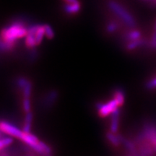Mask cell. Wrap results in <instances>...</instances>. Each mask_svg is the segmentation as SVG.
Wrapping results in <instances>:
<instances>
[{
  "label": "cell",
  "instance_id": "6da1fadb",
  "mask_svg": "<svg viewBox=\"0 0 156 156\" xmlns=\"http://www.w3.org/2000/svg\"><path fill=\"white\" fill-rule=\"evenodd\" d=\"M28 34V29L23 23H14L6 27L1 31L0 38L8 46L9 49L15 47L17 39L25 37Z\"/></svg>",
  "mask_w": 156,
  "mask_h": 156
},
{
  "label": "cell",
  "instance_id": "7a4b0ae2",
  "mask_svg": "<svg viewBox=\"0 0 156 156\" xmlns=\"http://www.w3.org/2000/svg\"><path fill=\"white\" fill-rule=\"evenodd\" d=\"M108 7L110 9L116 13L122 20L126 23L128 26L129 27H134L135 26V21L132 16L130 13L128 12V11L123 7L120 4H119L116 2L111 0L108 2Z\"/></svg>",
  "mask_w": 156,
  "mask_h": 156
},
{
  "label": "cell",
  "instance_id": "3957f363",
  "mask_svg": "<svg viewBox=\"0 0 156 156\" xmlns=\"http://www.w3.org/2000/svg\"><path fill=\"white\" fill-rule=\"evenodd\" d=\"M119 106L118 103L114 98L106 103H99V105H98L99 116L101 117L108 116L109 114H112L114 110L118 108Z\"/></svg>",
  "mask_w": 156,
  "mask_h": 156
},
{
  "label": "cell",
  "instance_id": "277c9868",
  "mask_svg": "<svg viewBox=\"0 0 156 156\" xmlns=\"http://www.w3.org/2000/svg\"><path fill=\"white\" fill-rule=\"evenodd\" d=\"M0 130L3 133L14 136V137L19 138V139L23 132V131H21L15 125L5 121H0Z\"/></svg>",
  "mask_w": 156,
  "mask_h": 156
},
{
  "label": "cell",
  "instance_id": "5b68a950",
  "mask_svg": "<svg viewBox=\"0 0 156 156\" xmlns=\"http://www.w3.org/2000/svg\"><path fill=\"white\" fill-rule=\"evenodd\" d=\"M33 151L41 155H50L51 153V149L49 146L41 141H38L36 144L30 147Z\"/></svg>",
  "mask_w": 156,
  "mask_h": 156
},
{
  "label": "cell",
  "instance_id": "8992f818",
  "mask_svg": "<svg viewBox=\"0 0 156 156\" xmlns=\"http://www.w3.org/2000/svg\"><path fill=\"white\" fill-rule=\"evenodd\" d=\"M20 140H21L24 143L28 145L29 147H32L35 144H36L39 140L36 136L32 134L30 132H23Z\"/></svg>",
  "mask_w": 156,
  "mask_h": 156
},
{
  "label": "cell",
  "instance_id": "52a82bcc",
  "mask_svg": "<svg viewBox=\"0 0 156 156\" xmlns=\"http://www.w3.org/2000/svg\"><path fill=\"white\" fill-rule=\"evenodd\" d=\"M81 9V4L80 2L76 3H66L64 7V10L69 15H75L79 12Z\"/></svg>",
  "mask_w": 156,
  "mask_h": 156
},
{
  "label": "cell",
  "instance_id": "ba28073f",
  "mask_svg": "<svg viewBox=\"0 0 156 156\" xmlns=\"http://www.w3.org/2000/svg\"><path fill=\"white\" fill-rule=\"evenodd\" d=\"M112 119H111V125H110V129L111 132H114V133H116L117 130H118L119 127V110L116 108L112 112Z\"/></svg>",
  "mask_w": 156,
  "mask_h": 156
},
{
  "label": "cell",
  "instance_id": "9c48e42d",
  "mask_svg": "<svg viewBox=\"0 0 156 156\" xmlns=\"http://www.w3.org/2000/svg\"><path fill=\"white\" fill-rule=\"evenodd\" d=\"M106 138L110 142V143L114 146L119 145L121 142H123V140H122V136L120 135H116V133H114L112 132H108L106 134Z\"/></svg>",
  "mask_w": 156,
  "mask_h": 156
},
{
  "label": "cell",
  "instance_id": "30bf717a",
  "mask_svg": "<svg viewBox=\"0 0 156 156\" xmlns=\"http://www.w3.org/2000/svg\"><path fill=\"white\" fill-rule=\"evenodd\" d=\"M45 36V30H44V25H37V28L35 33V37H36V44L37 46H38L39 44H41L43 38Z\"/></svg>",
  "mask_w": 156,
  "mask_h": 156
},
{
  "label": "cell",
  "instance_id": "8fae6325",
  "mask_svg": "<svg viewBox=\"0 0 156 156\" xmlns=\"http://www.w3.org/2000/svg\"><path fill=\"white\" fill-rule=\"evenodd\" d=\"M32 121H33L32 113L30 112L26 113V116H25V120H24V125H23V132H30Z\"/></svg>",
  "mask_w": 156,
  "mask_h": 156
},
{
  "label": "cell",
  "instance_id": "7c38bea8",
  "mask_svg": "<svg viewBox=\"0 0 156 156\" xmlns=\"http://www.w3.org/2000/svg\"><path fill=\"white\" fill-rule=\"evenodd\" d=\"M114 98L117 101L119 106H122L124 101V93H123V92L121 90H116V92L114 93Z\"/></svg>",
  "mask_w": 156,
  "mask_h": 156
},
{
  "label": "cell",
  "instance_id": "4fadbf2b",
  "mask_svg": "<svg viewBox=\"0 0 156 156\" xmlns=\"http://www.w3.org/2000/svg\"><path fill=\"white\" fill-rule=\"evenodd\" d=\"M12 139L11 137H3L0 139V151L7 147L12 143Z\"/></svg>",
  "mask_w": 156,
  "mask_h": 156
},
{
  "label": "cell",
  "instance_id": "5bb4252c",
  "mask_svg": "<svg viewBox=\"0 0 156 156\" xmlns=\"http://www.w3.org/2000/svg\"><path fill=\"white\" fill-rule=\"evenodd\" d=\"M143 44H144V41L137 39V40L132 41L129 43L127 46H126V48H127L129 50H132V49H134V48L136 47H138V46H142Z\"/></svg>",
  "mask_w": 156,
  "mask_h": 156
},
{
  "label": "cell",
  "instance_id": "9a60e30c",
  "mask_svg": "<svg viewBox=\"0 0 156 156\" xmlns=\"http://www.w3.org/2000/svg\"><path fill=\"white\" fill-rule=\"evenodd\" d=\"M22 90L23 98H30L31 91H32V84H31L30 82H29V83L23 87Z\"/></svg>",
  "mask_w": 156,
  "mask_h": 156
},
{
  "label": "cell",
  "instance_id": "2e32d148",
  "mask_svg": "<svg viewBox=\"0 0 156 156\" xmlns=\"http://www.w3.org/2000/svg\"><path fill=\"white\" fill-rule=\"evenodd\" d=\"M44 30H45V36L48 39H51L54 38V33L53 29L49 25H44Z\"/></svg>",
  "mask_w": 156,
  "mask_h": 156
},
{
  "label": "cell",
  "instance_id": "e0dca14e",
  "mask_svg": "<svg viewBox=\"0 0 156 156\" xmlns=\"http://www.w3.org/2000/svg\"><path fill=\"white\" fill-rule=\"evenodd\" d=\"M140 38V33L137 30H132L128 33L127 38L130 41L134 40H137Z\"/></svg>",
  "mask_w": 156,
  "mask_h": 156
},
{
  "label": "cell",
  "instance_id": "ac0fdd59",
  "mask_svg": "<svg viewBox=\"0 0 156 156\" xmlns=\"http://www.w3.org/2000/svg\"><path fill=\"white\" fill-rule=\"evenodd\" d=\"M23 108L25 113L30 112V101L28 98H23Z\"/></svg>",
  "mask_w": 156,
  "mask_h": 156
},
{
  "label": "cell",
  "instance_id": "d6986e66",
  "mask_svg": "<svg viewBox=\"0 0 156 156\" xmlns=\"http://www.w3.org/2000/svg\"><path fill=\"white\" fill-rule=\"evenodd\" d=\"M117 29V24L114 22L109 23L106 26V30L108 33H114Z\"/></svg>",
  "mask_w": 156,
  "mask_h": 156
},
{
  "label": "cell",
  "instance_id": "ffe728a7",
  "mask_svg": "<svg viewBox=\"0 0 156 156\" xmlns=\"http://www.w3.org/2000/svg\"><path fill=\"white\" fill-rule=\"evenodd\" d=\"M123 142H124V145H125V147H126V149H127V151L131 152L132 153H133V152L135 151L133 143H132V142H131L130 141H128V140H124V141L123 140Z\"/></svg>",
  "mask_w": 156,
  "mask_h": 156
},
{
  "label": "cell",
  "instance_id": "44dd1931",
  "mask_svg": "<svg viewBox=\"0 0 156 156\" xmlns=\"http://www.w3.org/2000/svg\"><path fill=\"white\" fill-rule=\"evenodd\" d=\"M146 86L148 89H153L156 88V77L152 79L151 81H149L146 85Z\"/></svg>",
  "mask_w": 156,
  "mask_h": 156
},
{
  "label": "cell",
  "instance_id": "7402d4cb",
  "mask_svg": "<svg viewBox=\"0 0 156 156\" xmlns=\"http://www.w3.org/2000/svg\"><path fill=\"white\" fill-rule=\"evenodd\" d=\"M64 2H65V3L67 4H71V3H76L78 2V0H63Z\"/></svg>",
  "mask_w": 156,
  "mask_h": 156
},
{
  "label": "cell",
  "instance_id": "603a6c76",
  "mask_svg": "<svg viewBox=\"0 0 156 156\" xmlns=\"http://www.w3.org/2000/svg\"><path fill=\"white\" fill-rule=\"evenodd\" d=\"M1 132H2L1 130H0V139H1V138H2V137H1Z\"/></svg>",
  "mask_w": 156,
  "mask_h": 156
}]
</instances>
